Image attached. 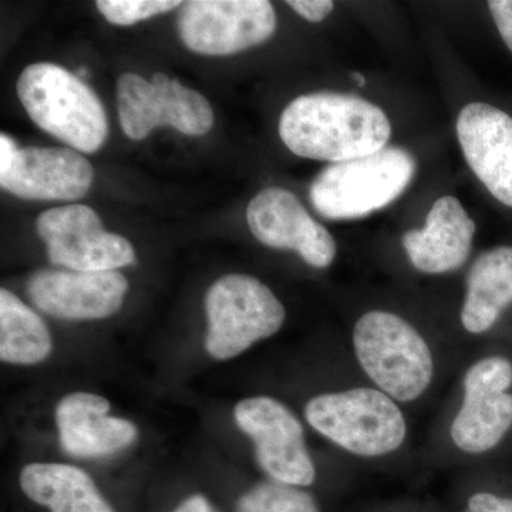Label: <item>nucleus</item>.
I'll return each mask as SVG.
<instances>
[{"instance_id":"obj_1","label":"nucleus","mask_w":512,"mask_h":512,"mask_svg":"<svg viewBox=\"0 0 512 512\" xmlns=\"http://www.w3.org/2000/svg\"><path fill=\"white\" fill-rule=\"evenodd\" d=\"M279 136L296 156L343 163L386 148L389 117L376 104L342 93H313L289 104Z\"/></svg>"},{"instance_id":"obj_2","label":"nucleus","mask_w":512,"mask_h":512,"mask_svg":"<svg viewBox=\"0 0 512 512\" xmlns=\"http://www.w3.org/2000/svg\"><path fill=\"white\" fill-rule=\"evenodd\" d=\"M352 349L357 365L373 387L399 404L417 402L436 375L429 343L397 313H363L353 326Z\"/></svg>"},{"instance_id":"obj_3","label":"nucleus","mask_w":512,"mask_h":512,"mask_svg":"<svg viewBox=\"0 0 512 512\" xmlns=\"http://www.w3.org/2000/svg\"><path fill=\"white\" fill-rule=\"evenodd\" d=\"M305 419L320 436L359 458L390 456L409 436L402 404L373 386L318 394L306 403Z\"/></svg>"},{"instance_id":"obj_4","label":"nucleus","mask_w":512,"mask_h":512,"mask_svg":"<svg viewBox=\"0 0 512 512\" xmlns=\"http://www.w3.org/2000/svg\"><path fill=\"white\" fill-rule=\"evenodd\" d=\"M18 96L30 119L82 153L100 150L109 136L106 111L76 74L53 63L30 64L20 74Z\"/></svg>"},{"instance_id":"obj_5","label":"nucleus","mask_w":512,"mask_h":512,"mask_svg":"<svg viewBox=\"0 0 512 512\" xmlns=\"http://www.w3.org/2000/svg\"><path fill=\"white\" fill-rule=\"evenodd\" d=\"M409 151L387 147L370 156L326 167L313 180V208L328 220H357L400 197L416 174Z\"/></svg>"},{"instance_id":"obj_6","label":"nucleus","mask_w":512,"mask_h":512,"mask_svg":"<svg viewBox=\"0 0 512 512\" xmlns=\"http://www.w3.org/2000/svg\"><path fill=\"white\" fill-rule=\"evenodd\" d=\"M208 316V353L232 359L256 342L271 338L284 326L282 302L259 279L227 275L211 286L205 298Z\"/></svg>"},{"instance_id":"obj_7","label":"nucleus","mask_w":512,"mask_h":512,"mask_svg":"<svg viewBox=\"0 0 512 512\" xmlns=\"http://www.w3.org/2000/svg\"><path fill=\"white\" fill-rule=\"evenodd\" d=\"M117 104L121 128L133 140H143L161 126L194 137L214 126L208 100L164 73L154 74L151 82L138 74H123L117 82Z\"/></svg>"},{"instance_id":"obj_8","label":"nucleus","mask_w":512,"mask_h":512,"mask_svg":"<svg viewBox=\"0 0 512 512\" xmlns=\"http://www.w3.org/2000/svg\"><path fill=\"white\" fill-rule=\"evenodd\" d=\"M239 429L254 441L256 463L278 483L309 487L316 481V467L306 446L301 420L274 397L242 400L234 410Z\"/></svg>"},{"instance_id":"obj_9","label":"nucleus","mask_w":512,"mask_h":512,"mask_svg":"<svg viewBox=\"0 0 512 512\" xmlns=\"http://www.w3.org/2000/svg\"><path fill=\"white\" fill-rule=\"evenodd\" d=\"M512 363L488 356L468 367L463 399L451 421L450 437L461 453L478 456L494 450L512 427Z\"/></svg>"},{"instance_id":"obj_10","label":"nucleus","mask_w":512,"mask_h":512,"mask_svg":"<svg viewBox=\"0 0 512 512\" xmlns=\"http://www.w3.org/2000/svg\"><path fill=\"white\" fill-rule=\"evenodd\" d=\"M276 13L266 0H191L181 5L178 33L192 52L227 56L274 35Z\"/></svg>"},{"instance_id":"obj_11","label":"nucleus","mask_w":512,"mask_h":512,"mask_svg":"<svg viewBox=\"0 0 512 512\" xmlns=\"http://www.w3.org/2000/svg\"><path fill=\"white\" fill-rule=\"evenodd\" d=\"M37 232L46 242L50 262L72 271H116L136 262L133 245L120 235L104 231L99 215L87 205L43 212L37 218Z\"/></svg>"},{"instance_id":"obj_12","label":"nucleus","mask_w":512,"mask_h":512,"mask_svg":"<svg viewBox=\"0 0 512 512\" xmlns=\"http://www.w3.org/2000/svg\"><path fill=\"white\" fill-rule=\"evenodd\" d=\"M247 221L254 237L266 247L298 252L313 268H329L338 254L328 229L313 220L298 197L285 188L259 192L249 202Z\"/></svg>"},{"instance_id":"obj_13","label":"nucleus","mask_w":512,"mask_h":512,"mask_svg":"<svg viewBox=\"0 0 512 512\" xmlns=\"http://www.w3.org/2000/svg\"><path fill=\"white\" fill-rule=\"evenodd\" d=\"M128 289L119 271H42L29 279V298L40 311L55 318L94 320L109 318Z\"/></svg>"},{"instance_id":"obj_14","label":"nucleus","mask_w":512,"mask_h":512,"mask_svg":"<svg viewBox=\"0 0 512 512\" xmlns=\"http://www.w3.org/2000/svg\"><path fill=\"white\" fill-rule=\"evenodd\" d=\"M457 137L478 180L512 208V117L491 104H467L458 114Z\"/></svg>"},{"instance_id":"obj_15","label":"nucleus","mask_w":512,"mask_h":512,"mask_svg":"<svg viewBox=\"0 0 512 512\" xmlns=\"http://www.w3.org/2000/svg\"><path fill=\"white\" fill-rule=\"evenodd\" d=\"M93 178L92 164L70 148L26 147L19 148L0 185L25 200L73 201L87 194Z\"/></svg>"},{"instance_id":"obj_16","label":"nucleus","mask_w":512,"mask_h":512,"mask_svg":"<svg viewBox=\"0 0 512 512\" xmlns=\"http://www.w3.org/2000/svg\"><path fill=\"white\" fill-rule=\"evenodd\" d=\"M476 222L456 197L434 202L426 225L403 235V247L417 271L443 275L466 264L473 248Z\"/></svg>"},{"instance_id":"obj_17","label":"nucleus","mask_w":512,"mask_h":512,"mask_svg":"<svg viewBox=\"0 0 512 512\" xmlns=\"http://www.w3.org/2000/svg\"><path fill=\"white\" fill-rule=\"evenodd\" d=\"M110 403L92 393H72L56 407L60 446L74 457L109 456L137 437L131 421L109 416Z\"/></svg>"},{"instance_id":"obj_18","label":"nucleus","mask_w":512,"mask_h":512,"mask_svg":"<svg viewBox=\"0 0 512 512\" xmlns=\"http://www.w3.org/2000/svg\"><path fill=\"white\" fill-rule=\"evenodd\" d=\"M512 305V247L483 252L471 265L460 320L470 335H483L497 325Z\"/></svg>"},{"instance_id":"obj_19","label":"nucleus","mask_w":512,"mask_h":512,"mask_svg":"<svg viewBox=\"0 0 512 512\" xmlns=\"http://www.w3.org/2000/svg\"><path fill=\"white\" fill-rule=\"evenodd\" d=\"M23 493L50 512H114L86 471L67 464L36 463L23 468Z\"/></svg>"},{"instance_id":"obj_20","label":"nucleus","mask_w":512,"mask_h":512,"mask_svg":"<svg viewBox=\"0 0 512 512\" xmlns=\"http://www.w3.org/2000/svg\"><path fill=\"white\" fill-rule=\"evenodd\" d=\"M52 336L40 316L12 292L0 291V359L36 365L52 352Z\"/></svg>"},{"instance_id":"obj_21","label":"nucleus","mask_w":512,"mask_h":512,"mask_svg":"<svg viewBox=\"0 0 512 512\" xmlns=\"http://www.w3.org/2000/svg\"><path fill=\"white\" fill-rule=\"evenodd\" d=\"M237 512H320L315 497L301 487L268 480L239 497Z\"/></svg>"},{"instance_id":"obj_22","label":"nucleus","mask_w":512,"mask_h":512,"mask_svg":"<svg viewBox=\"0 0 512 512\" xmlns=\"http://www.w3.org/2000/svg\"><path fill=\"white\" fill-rule=\"evenodd\" d=\"M181 5L175 0H99L97 9L113 25L130 26Z\"/></svg>"},{"instance_id":"obj_23","label":"nucleus","mask_w":512,"mask_h":512,"mask_svg":"<svg viewBox=\"0 0 512 512\" xmlns=\"http://www.w3.org/2000/svg\"><path fill=\"white\" fill-rule=\"evenodd\" d=\"M464 512H512V497L478 491L470 495Z\"/></svg>"},{"instance_id":"obj_24","label":"nucleus","mask_w":512,"mask_h":512,"mask_svg":"<svg viewBox=\"0 0 512 512\" xmlns=\"http://www.w3.org/2000/svg\"><path fill=\"white\" fill-rule=\"evenodd\" d=\"M286 5L312 23L322 22L335 9V3L330 0H289Z\"/></svg>"},{"instance_id":"obj_25","label":"nucleus","mask_w":512,"mask_h":512,"mask_svg":"<svg viewBox=\"0 0 512 512\" xmlns=\"http://www.w3.org/2000/svg\"><path fill=\"white\" fill-rule=\"evenodd\" d=\"M487 5L498 32L512 52V0H491Z\"/></svg>"},{"instance_id":"obj_26","label":"nucleus","mask_w":512,"mask_h":512,"mask_svg":"<svg viewBox=\"0 0 512 512\" xmlns=\"http://www.w3.org/2000/svg\"><path fill=\"white\" fill-rule=\"evenodd\" d=\"M19 148L8 134H0V177L8 173Z\"/></svg>"},{"instance_id":"obj_27","label":"nucleus","mask_w":512,"mask_h":512,"mask_svg":"<svg viewBox=\"0 0 512 512\" xmlns=\"http://www.w3.org/2000/svg\"><path fill=\"white\" fill-rule=\"evenodd\" d=\"M174 512H218L204 495L197 494L184 500Z\"/></svg>"},{"instance_id":"obj_28","label":"nucleus","mask_w":512,"mask_h":512,"mask_svg":"<svg viewBox=\"0 0 512 512\" xmlns=\"http://www.w3.org/2000/svg\"><path fill=\"white\" fill-rule=\"evenodd\" d=\"M353 79H355L356 82L360 84V86H365V84H366L365 77H363L362 74H360V73L353 74Z\"/></svg>"},{"instance_id":"obj_29","label":"nucleus","mask_w":512,"mask_h":512,"mask_svg":"<svg viewBox=\"0 0 512 512\" xmlns=\"http://www.w3.org/2000/svg\"><path fill=\"white\" fill-rule=\"evenodd\" d=\"M79 74L82 77H87L89 76V69H86V67H80Z\"/></svg>"}]
</instances>
